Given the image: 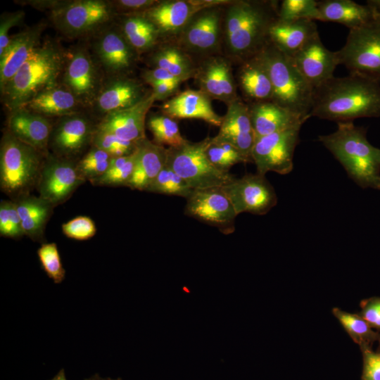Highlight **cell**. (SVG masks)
Here are the masks:
<instances>
[{"label": "cell", "mask_w": 380, "mask_h": 380, "mask_svg": "<svg viewBox=\"0 0 380 380\" xmlns=\"http://www.w3.org/2000/svg\"><path fill=\"white\" fill-rule=\"evenodd\" d=\"M359 315L374 330L380 332V297H371L362 300Z\"/></svg>", "instance_id": "obj_49"}, {"label": "cell", "mask_w": 380, "mask_h": 380, "mask_svg": "<svg viewBox=\"0 0 380 380\" xmlns=\"http://www.w3.org/2000/svg\"><path fill=\"white\" fill-rule=\"evenodd\" d=\"M222 189L237 215L242 213L265 215L277 205L278 201L275 190L265 175L258 172L235 178Z\"/></svg>", "instance_id": "obj_13"}, {"label": "cell", "mask_w": 380, "mask_h": 380, "mask_svg": "<svg viewBox=\"0 0 380 380\" xmlns=\"http://www.w3.org/2000/svg\"><path fill=\"white\" fill-rule=\"evenodd\" d=\"M205 152L212 164L224 172H229L230 168L236 164L251 162L231 144L216 141L213 137H210Z\"/></svg>", "instance_id": "obj_39"}, {"label": "cell", "mask_w": 380, "mask_h": 380, "mask_svg": "<svg viewBox=\"0 0 380 380\" xmlns=\"http://www.w3.org/2000/svg\"><path fill=\"white\" fill-rule=\"evenodd\" d=\"M366 4L380 15V0H368Z\"/></svg>", "instance_id": "obj_53"}, {"label": "cell", "mask_w": 380, "mask_h": 380, "mask_svg": "<svg viewBox=\"0 0 380 380\" xmlns=\"http://www.w3.org/2000/svg\"><path fill=\"white\" fill-rule=\"evenodd\" d=\"M63 234L68 238L78 241L93 237L96 232L94 222L87 216H78L62 225Z\"/></svg>", "instance_id": "obj_46"}, {"label": "cell", "mask_w": 380, "mask_h": 380, "mask_svg": "<svg viewBox=\"0 0 380 380\" xmlns=\"http://www.w3.org/2000/svg\"><path fill=\"white\" fill-rule=\"evenodd\" d=\"M120 28L138 54L153 48L160 37L155 25L141 14L127 15Z\"/></svg>", "instance_id": "obj_34"}, {"label": "cell", "mask_w": 380, "mask_h": 380, "mask_svg": "<svg viewBox=\"0 0 380 380\" xmlns=\"http://www.w3.org/2000/svg\"><path fill=\"white\" fill-rule=\"evenodd\" d=\"M50 380H67L64 369H61L57 374Z\"/></svg>", "instance_id": "obj_54"}, {"label": "cell", "mask_w": 380, "mask_h": 380, "mask_svg": "<svg viewBox=\"0 0 380 380\" xmlns=\"http://www.w3.org/2000/svg\"><path fill=\"white\" fill-rule=\"evenodd\" d=\"M258 54L271 80L272 101L303 118L311 117L313 89L292 59L270 42Z\"/></svg>", "instance_id": "obj_5"}, {"label": "cell", "mask_w": 380, "mask_h": 380, "mask_svg": "<svg viewBox=\"0 0 380 380\" xmlns=\"http://www.w3.org/2000/svg\"><path fill=\"white\" fill-rule=\"evenodd\" d=\"M310 116L337 123L380 117V83L353 75L334 76L313 90Z\"/></svg>", "instance_id": "obj_1"}, {"label": "cell", "mask_w": 380, "mask_h": 380, "mask_svg": "<svg viewBox=\"0 0 380 380\" xmlns=\"http://www.w3.org/2000/svg\"><path fill=\"white\" fill-rule=\"evenodd\" d=\"M45 156L5 132L0 144L1 191L14 200L30 194L37 186Z\"/></svg>", "instance_id": "obj_6"}, {"label": "cell", "mask_w": 380, "mask_h": 380, "mask_svg": "<svg viewBox=\"0 0 380 380\" xmlns=\"http://www.w3.org/2000/svg\"><path fill=\"white\" fill-rule=\"evenodd\" d=\"M20 218L25 235L42 241L46 224L53 206L42 197L27 194L13 201Z\"/></svg>", "instance_id": "obj_33"}, {"label": "cell", "mask_w": 380, "mask_h": 380, "mask_svg": "<svg viewBox=\"0 0 380 380\" xmlns=\"http://www.w3.org/2000/svg\"><path fill=\"white\" fill-rule=\"evenodd\" d=\"M161 113L175 120L198 119L219 127L223 118L213 110L211 99L199 89L175 94L163 103Z\"/></svg>", "instance_id": "obj_24"}, {"label": "cell", "mask_w": 380, "mask_h": 380, "mask_svg": "<svg viewBox=\"0 0 380 380\" xmlns=\"http://www.w3.org/2000/svg\"><path fill=\"white\" fill-rule=\"evenodd\" d=\"M142 77L144 81L151 87L168 82H183L182 80L174 76L166 70L159 68H154L144 71Z\"/></svg>", "instance_id": "obj_51"}, {"label": "cell", "mask_w": 380, "mask_h": 380, "mask_svg": "<svg viewBox=\"0 0 380 380\" xmlns=\"http://www.w3.org/2000/svg\"><path fill=\"white\" fill-rule=\"evenodd\" d=\"M223 6L207 8L196 13L179 34L182 44L197 52L217 49L222 34L221 8Z\"/></svg>", "instance_id": "obj_20"}, {"label": "cell", "mask_w": 380, "mask_h": 380, "mask_svg": "<svg viewBox=\"0 0 380 380\" xmlns=\"http://www.w3.org/2000/svg\"><path fill=\"white\" fill-rule=\"evenodd\" d=\"M93 46L96 61L111 77L125 76L135 64L138 53L120 27L103 28Z\"/></svg>", "instance_id": "obj_15"}, {"label": "cell", "mask_w": 380, "mask_h": 380, "mask_svg": "<svg viewBox=\"0 0 380 380\" xmlns=\"http://www.w3.org/2000/svg\"><path fill=\"white\" fill-rule=\"evenodd\" d=\"M278 19L284 21H321L317 1L284 0L279 5Z\"/></svg>", "instance_id": "obj_41"}, {"label": "cell", "mask_w": 380, "mask_h": 380, "mask_svg": "<svg viewBox=\"0 0 380 380\" xmlns=\"http://www.w3.org/2000/svg\"><path fill=\"white\" fill-rule=\"evenodd\" d=\"M302 125L256 138L252 153V161L257 172L265 175L274 172L287 175L293 169V154L299 143Z\"/></svg>", "instance_id": "obj_10"}, {"label": "cell", "mask_w": 380, "mask_h": 380, "mask_svg": "<svg viewBox=\"0 0 380 380\" xmlns=\"http://www.w3.org/2000/svg\"><path fill=\"white\" fill-rule=\"evenodd\" d=\"M42 25L34 26L11 37L8 46L0 56L1 90L40 46Z\"/></svg>", "instance_id": "obj_27"}, {"label": "cell", "mask_w": 380, "mask_h": 380, "mask_svg": "<svg viewBox=\"0 0 380 380\" xmlns=\"http://www.w3.org/2000/svg\"><path fill=\"white\" fill-rule=\"evenodd\" d=\"M84 182L77 162L48 153L36 187L39 196L54 207L66 201Z\"/></svg>", "instance_id": "obj_12"}, {"label": "cell", "mask_w": 380, "mask_h": 380, "mask_svg": "<svg viewBox=\"0 0 380 380\" xmlns=\"http://www.w3.org/2000/svg\"><path fill=\"white\" fill-rule=\"evenodd\" d=\"M318 140L355 184L380 190V148L369 142L365 127L352 121L338 122L336 131L319 136Z\"/></svg>", "instance_id": "obj_3"}, {"label": "cell", "mask_w": 380, "mask_h": 380, "mask_svg": "<svg viewBox=\"0 0 380 380\" xmlns=\"http://www.w3.org/2000/svg\"><path fill=\"white\" fill-rule=\"evenodd\" d=\"M279 5L277 1H233L226 6L224 39L231 56L241 63L263 50Z\"/></svg>", "instance_id": "obj_2"}, {"label": "cell", "mask_w": 380, "mask_h": 380, "mask_svg": "<svg viewBox=\"0 0 380 380\" xmlns=\"http://www.w3.org/2000/svg\"><path fill=\"white\" fill-rule=\"evenodd\" d=\"M236 82L247 104L272 101L271 80L259 54L240 63Z\"/></svg>", "instance_id": "obj_28"}, {"label": "cell", "mask_w": 380, "mask_h": 380, "mask_svg": "<svg viewBox=\"0 0 380 380\" xmlns=\"http://www.w3.org/2000/svg\"><path fill=\"white\" fill-rule=\"evenodd\" d=\"M52 128L46 117L25 108L11 112L8 120V131L13 137L44 155L49 153Z\"/></svg>", "instance_id": "obj_25"}, {"label": "cell", "mask_w": 380, "mask_h": 380, "mask_svg": "<svg viewBox=\"0 0 380 380\" xmlns=\"http://www.w3.org/2000/svg\"><path fill=\"white\" fill-rule=\"evenodd\" d=\"M25 16V12L18 11L13 13H4L0 19V56L8 46L10 39L8 32L10 30L18 25Z\"/></svg>", "instance_id": "obj_50"}, {"label": "cell", "mask_w": 380, "mask_h": 380, "mask_svg": "<svg viewBox=\"0 0 380 380\" xmlns=\"http://www.w3.org/2000/svg\"><path fill=\"white\" fill-rule=\"evenodd\" d=\"M186 201L185 215L215 227L224 234L235 231L238 215L222 187L194 189Z\"/></svg>", "instance_id": "obj_11"}, {"label": "cell", "mask_w": 380, "mask_h": 380, "mask_svg": "<svg viewBox=\"0 0 380 380\" xmlns=\"http://www.w3.org/2000/svg\"><path fill=\"white\" fill-rule=\"evenodd\" d=\"M291 58L313 90L332 78L339 65L336 51L324 46L318 32Z\"/></svg>", "instance_id": "obj_18"}, {"label": "cell", "mask_w": 380, "mask_h": 380, "mask_svg": "<svg viewBox=\"0 0 380 380\" xmlns=\"http://www.w3.org/2000/svg\"><path fill=\"white\" fill-rule=\"evenodd\" d=\"M139 142L122 140L111 133L96 128L92 146L105 151L112 158H117L133 154Z\"/></svg>", "instance_id": "obj_43"}, {"label": "cell", "mask_w": 380, "mask_h": 380, "mask_svg": "<svg viewBox=\"0 0 380 380\" xmlns=\"http://www.w3.org/2000/svg\"><path fill=\"white\" fill-rule=\"evenodd\" d=\"M248 105L256 138L303 125L308 120L272 101Z\"/></svg>", "instance_id": "obj_26"}, {"label": "cell", "mask_w": 380, "mask_h": 380, "mask_svg": "<svg viewBox=\"0 0 380 380\" xmlns=\"http://www.w3.org/2000/svg\"><path fill=\"white\" fill-rule=\"evenodd\" d=\"M0 235L12 239H19L25 235L14 201H1Z\"/></svg>", "instance_id": "obj_45"}, {"label": "cell", "mask_w": 380, "mask_h": 380, "mask_svg": "<svg viewBox=\"0 0 380 380\" xmlns=\"http://www.w3.org/2000/svg\"><path fill=\"white\" fill-rule=\"evenodd\" d=\"M317 31L315 21H284L277 19L269 31V41L291 58Z\"/></svg>", "instance_id": "obj_30"}, {"label": "cell", "mask_w": 380, "mask_h": 380, "mask_svg": "<svg viewBox=\"0 0 380 380\" xmlns=\"http://www.w3.org/2000/svg\"><path fill=\"white\" fill-rule=\"evenodd\" d=\"M217 134L213 138L231 144L252 161L251 153L256 139L248 105L238 97L227 104Z\"/></svg>", "instance_id": "obj_19"}, {"label": "cell", "mask_w": 380, "mask_h": 380, "mask_svg": "<svg viewBox=\"0 0 380 380\" xmlns=\"http://www.w3.org/2000/svg\"><path fill=\"white\" fill-rule=\"evenodd\" d=\"M65 58L63 85L82 104L93 103L102 86L96 63L88 51L82 47L69 53Z\"/></svg>", "instance_id": "obj_17"}, {"label": "cell", "mask_w": 380, "mask_h": 380, "mask_svg": "<svg viewBox=\"0 0 380 380\" xmlns=\"http://www.w3.org/2000/svg\"><path fill=\"white\" fill-rule=\"evenodd\" d=\"M114 14L110 1H65L51 10V18L61 33L69 37H77L100 31Z\"/></svg>", "instance_id": "obj_9"}, {"label": "cell", "mask_w": 380, "mask_h": 380, "mask_svg": "<svg viewBox=\"0 0 380 380\" xmlns=\"http://www.w3.org/2000/svg\"><path fill=\"white\" fill-rule=\"evenodd\" d=\"M224 0L159 1L143 15L157 27L160 36L179 35L191 18L207 8L225 6Z\"/></svg>", "instance_id": "obj_14"}, {"label": "cell", "mask_w": 380, "mask_h": 380, "mask_svg": "<svg viewBox=\"0 0 380 380\" xmlns=\"http://www.w3.org/2000/svg\"><path fill=\"white\" fill-rule=\"evenodd\" d=\"M210 137L178 147L167 148L166 165L179 175L192 189L223 187L235 177L215 167L209 160L205 150Z\"/></svg>", "instance_id": "obj_7"}, {"label": "cell", "mask_w": 380, "mask_h": 380, "mask_svg": "<svg viewBox=\"0 0 380 380\" xmlns=\"http://www.w3.org/2000/svg\"><path fill=\"white\" fill-rule=\"evenodd\" d=\"M181 83V82H168L151 87V92L155 100L163 101L174 96L178 91Z\"/></svg>", "instance_id": "obj_52"}, {"label": "cell", "mask_w": 380, "mask_h": 380, "mask_svg": "<svg viewBox=\"0 0 380 380\" xmlns=\"http://www.w3.org/2000/svg\"><path fill=\"white\" fill-rule=\"evenodd\" d=\"M96 128L80 113L61 117L53 125L49 139L53 154L74 160L92 144Z\"/></svg>", "instance_id": "obj_16"}, {"label": "cell", "mask_w": 380, "mask_h": 380, "mask_svg": "<svg viewBox=\"0 0 380 380\" xmlns=\"http://www.w3.org/2000/svg\"><path fill=\"white\" fill-rule=\"evenodd\" d=\"M156 101L152 92L135 106L115 111L103 117L97 129L111 133L129 141L139 142L144 139L148 113Z\"/></svg>", "instance_id": "obj_23"}, {"label": "cell", "mask_w": 380, "mask_h": 380, "mask_svg": "<svg viewBox=\"0 0 380 380\" xmlns=\"http://www.w3.org/2000/svg\"><path fill=\"white\" fill-rule=\"evenodd\" d=\"M321 21L340 23L349 30L362 26L378 15L367 4L362 5L351 0L317 1Z\"/></svg>", "instance_id": "obj_31"}, {"label": "cell", "mask_w": 380, "mask_h": 380, "mask_svg": "<svg viewBox=\"0 0 380 380\" xmlns=\"http://www.w3.org/2000/svg\"><path fill=\"white\" fill-rule=\"evenodd\" d=\"M84 380H122V379L118 378L116 379H110V378H108H108H102V377L100 376V375L99 374H95L92 376H91L89 378H87Z\"/></svg>", "instance_id": "obj_55"}, {"label": "cell", "mask_w": 380, "mask_h": 380, "mask_svg": "<svg viewBox=\"0 0 380 380\" xmlns=\"http://www.w3.org/2000/svg\"><path fill=\"white\" fill-rule=\"evenodd\" d=\"M360 350L363 357L362 380H380V353L370 347Z\"/></svg>", "instance_id": "obj_48"}, {"label": "cell", "mask_w": 380, "mask_h": 380, "mask_svg": "<svg viewBox=\"0 0 380 380\" xmlns=\"http://www.w3.org/2000/svg\"><path fill=\"white\" fill-rule=\"evenodd\" d=\"M150 93H146L143 84L134 79L113 77L102 84L92 104L96 111L104 117L135 106Z\"/></svg>", "instance_id": "obj_21"}, {"label": "cell", "mask_w": 380, "mask_h": 380, "mask_svg": "<svg viewBox=\"0 0 380 380\" xmlns=\"http://www.w3.org/2000/svg\"><path fill=\"white\" fill-rule=\"evenodd\" d=\"M166 162L167 148L145 138L139 144L134 169L127 186L132 190L146 191Z\"/></svg>", "instance_id": "obj_29"}, {"label": "cell", "mask_w": 380, "mask_h": 380, "mask_svg": "<svg viewBox=\"0 0 380 380\" xmlns=\"http://www.w3.org/2000/svg\"><path fill=\"white\" fill-rule=\"evenodd\" d=\"M156 0H118L110 1L114 11L118 14H142L158 3Z\"/></svg>", "instance_id": "obj_47"}, {"label": "cell", "mask_w": 380, "mask_h": 380, "mask_svg": "<svg viewBox=\"0 0 380 380\" xmlns=\"http://www.w3.org/2000/svg\"><path fill=\"white\" fill-rule=\"evenodd\" d=\"M378 343H379V346H378V348H377L376 352L380 353V338L378 341Z\"/></svg>", "instance_id": "obj_56"}, {"label": "cell", "mask_w": 380, "mask_h": 380, "mask_svg": "<svg viewBox=\"0 0 380 380\" xmlns=\"http://www.w3.org/2000/svg\"><path fill=\"white\" fill-rule=\"evenodd\" d=\"M80 105L82 103L68 89L58 84L39 92L20 108L45 117H63L79 113L77 110Z\"/></svg>", "instance_id": "obj_32"}, {"label": "cell", "mask_w": 380, "mask_h": 380, "mask_svg": "<svg viewBox=\"0 0 380 380\" xmlns=\"http://www.w3.org/2000/svg\"><path fill=\"white\" fill-rule=\"evenodd\" d=\"M154 68L166 70L183 82L195 75L196 68L182 49L173 45L160 47L152 56Z\"/></svg>", "instance_id": "obj_35"}, {"label": "cell", "mask_w": 380, "mask_h": 380, "mask_svg": "<svg viewBox=\"0 0 380 380\" xmlns=\"http://www.w3.org/2000/svg\"><path fill=\"white\" fill-rule=\"evenodd\" d=\"M193 190L179 175L165 165L146 191L187 198Z\"/></svg>", "instance_id": "obj_40"}, {"label": "cell", "mask_w": 380, "mask_h": 380, "mask_svg": "<svg viewBox=\"0 0 380 380\" xmlns=\"http://www.w3.org/2000/svg\"><path fill=\"white\" fill-rule=\"evenodd\" d=\"M65 62V54L56 44L40 45L1 90L4 105L13 112L39 92L57 86Z\"/></svg>", "instance_id": "obj_4"}, {"label": "cell", "mask_w": 380, "mask_h": 380, "mask_svg": "<svg viewBox=\"0 0 380 380\" xmlns=\"http://www.w3.org/2000/svg\"><path fill=\"white\" fill-rule=\"evenodd\" d=\"M336 53L339 65L350 75L380 83V15L350 30L345 44Z\"/></svg>", "instance_id": "obj_8"}, {"label": "cell", "mask_w": 380, "mask_h": 380, "mask_svg": "<svg viewBox=\"0 0 380 380\" xmlns=\"http://www.w3.org/2000/svg\"><path fill=\"white\" fill-rule=\"evenodd\" d=\"M136 151L130 156L112 158L107 171L90 182L96 186H127L134 169Z\"/></svg>", "instance_id": "obj_38"}, {"label": "cell", "mask_w": 380, "mask_h": 380, "mask_svg": "<svg viewBox=\"0 0 380 380\" xmlns=\"http://www.w3.org/2000/svg\"><path fill=\"white\" fill-rule=\"evenodd\" d=\"M146 124L156 144L167 145L169 148L178 147L188 141L181 134L176 120L163 113L148 115Z\"/></svg>", "instance_id": "obj_37"}, {"label": "cell", "mask_w": 380, "mask_h": 380, "mask_svg": "<svg viewBox=\"0 0 380 380\" xmlns=\"http://www.w3.org/2000/svg\"><path fill=\"white\" fill-rule=\"evenodd\" d=\"M112 157L105 151L92 146L86 154L77 162L82 177L91 182L102 176L108 169Z\"/></svg>", "instance_id": "obj_42"}, {"label": "cell", "mask_w": 380, "mask_h": 380, "mask_svg": "<svg viewBox=\"0 0 380 380\" xmlns=\"http://www.w3.org/2000/svg\"><path fill=\"white\" fill-rule=\"evenodd\" d=\"M194 76L199 90L210 99L229 104L238 98L237 85L229 60L220 56L211 57L196 69Z\"/></svg>", "instance_id": "obj_22"}, {"label": "cell", "mask_w": 380, "mask_h": 380, "mask_svg": "<svg viewBox=\"0 0 380 380\" xmlns=\"http://www.w3.org/2000/svg\"><path fill=\"white\" fill-rule=\"evenodd\" d=\"M37 255L42 269L54 283H61L65 277L60 253L56 243H46L37 250Z\"/></svg>", "instance_id": "obj_44"}, {"label": "cell", "mask_w": 380, "mask_h": 380, "mask_svg": "<svg viewBox=\"0 0 380 380\" xmlns=\"http://www.w3.org/2000/svg\"><path fill=\"white\" fill-rule=\"evenodd\" d=\"M332 314L360 348H372L380 338V332L373 329L359 315L346 312L339 308H334Z\"/></svg>", "instance_id": "obj_36"}]
</instances>
